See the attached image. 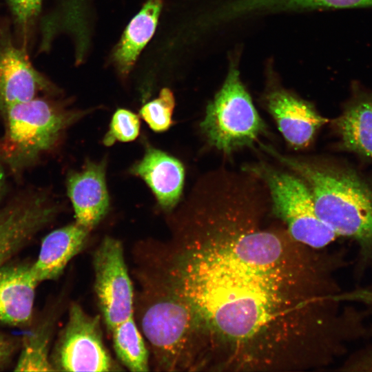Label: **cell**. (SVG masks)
Wrapping results in <instances>:
<instances>
[{"label":"cell","instance_id":"6da1fadb","mask_svg":"<svg viewBox=\"0 0 372 372\" xmlns=\"http://www.w3.org/2000/svg\"><path fill=\"white\" fill-rule=\"evenodd\" d=\"M197 190L163 282L193 313L204 367L320 366L327 309L335 297L318 249L290 236L266 185L251 172L220 169Z\"/></svg>","mask_w":372,"mask_h":372},{"label":"cell","instance_id":"7a4b0ae2","mask_svg":"<svg viewBox=\"0 0 372 372\" xmlns=\"http://www.w3.org/2000/svg\"><path fill=\"white\" fill-rule=\"evenodd\" d=\"M307 186L317 216L338 236L353 238L372 258V183L351 169L296 158L262 145Z\"/></svg>","mask_w":372,"mask_h":372},{"label":"cell","instance_id":"3957f363","mask_svg":"<svg viewBox=\"0 0 372 372\" xmlns=\"http://www.w3.org/2000/svg\"><path fill=\"white\" fill-rule=\"evenodd\" d=\"M86 113L71 110L49 96L12 105L1 113L0 162L19 174L39 161L59 143L65 130Z\"/></svg>","mask_w":372,"mask_h":372},{"label":"cell","instance_id":"277c9868","mask_svg":"<svg viewBox=\"0 0 372 372\" xmlns=\"http://www.w3.org/2000/svg\"><path fill=\"white\" fill-rule=\"evenodd\" d=\"M142 329L157 364L167 371L200 369L198 327L187 304L162 284L160 293L143 311Z\"/></svg>","mask_w":372,"mask_h":372},{"label":"cell","instance_id":"5b68a950","mask_svg":"<svg viewBox=\"0 0 372 372\" xmlns=\"http://www.w3.org/2000/svg\"><path fill=\"white\" fill-rule=\"evenodd\" d=\"M200 128L209 143L225 154L253 146L265 124L240 81L238 64L231 61L226 79L209 103Z\"/></svg>","mask_w":372,"mask_h":372},{"label":"cell","instance_id":"8992f818","mask_svg":"<svg viewBox=\"0 0 372 372\" xmlns=\"http://www.w3.org/2000/svg\"><path fill=\"white\" fill-rule=\"evenodd\" d=\"M265 182L275 216L296 241L320 249L338 236L316 215L309 190L296 174L260 163L245 168Z\"/></svg>","mask_w":372,"mask_h":372},{"label":"cell","instance_id":"52a82bcc","mask_svg":"<svg viewBox=\"0 0 372 372\" xmlns=\"http://www.w3.org/2000/svg\"><path fill=\"white\" fill-rule=\"evenodd\" d=\"M51 362L56 371L120 370L103 344L100 316L87 314L77 304L70 308Z\"/></svg>","mask_w":372,"mask_h":372},{"label":"cell","instance_id":"ba28073f","mask_svg":"<svg viewBox=\"0 0 372 372\" xmlns=\"http://www.w3.org/2000/svg\"><path fill=\"white\" fill-rule=\"evenodd\" d=\"M94 290L109 331L133 317V287L125 262L121 242L105 238L93 257Z\"/></svg>","mask_w":372,"mask_h":372},{"label":"cell","instance_id":"9c48e42d","mask_svg":"<svg viewBox=\"0 0 372 372\" xmlns=\"http://www.w3.org/2000/svg\"><path fill=\"white\" fill-rule=\"evenodd\" d=\"M26 45H18L10 26L0 25V112L18 103L56 94L55 85L32 64Z\"/></svg>","mask_w":372,"mask_h":372},{"label":"cell","instance_id":"30bf717a","mask_svg":"<svg viewBox=\"0 0 372 372\" xmlns=\"http://www.w3.org/2000/svg\"><path fill=\"white\" fill-rule=\"evenodd\" d=\"M57 206L43 191L16 196L0 208V267L55 217Z\"/></svg>","mask_w":372,"mask_h":372},{"label":"cell","instance_id":"8fae6325","mask_svg":"<svg viewBox=\"0 0 372 372\" xmlns=\"http://www.w3.org/2000/svg\"><path fill=\"white\" fill-rule=\"evenodd\" d=\"M265 99L279 130L296 149L308 147L317 131L328 122L309 103L282 88L271 90Z\"/></svg>","mask_w":372,"mask_h":372},{"label":"cell","instance_id":"7c38bea8","mask_svg":"<svg viewBox=\"0 0 372 372\" xmlns=\"http://www.w3.org/2000/svg\"><path fill=\"white\" fill-rule=\"evenodd\" d=\"M105 167V161H87L81 171H72L67 177V192L75 222L90 231L105 216L110 206Z\"/></svg>","mask_w":372,"mask_h":372},{"label":"cell","instance_id":"4fadbf2b","mask_svg":"<svg viewBox=\"0 0 372 372\" xmlns=\"http://www.w3.org/2000/svg\"><path fill=\"white\" fill-rule=\"evenodd\" d=\"M130 173L147 183L163 209L170 211L178 203L185 169L177 158L148 145L142 159L130 168Z\"/></svg>","mask_w":372,"mask_h":372},{"label":"cell","instance_id":"5bb4252c","mask_svg":"<svg viewBox=\"0 0 372 372\" xmlns=\"http://www.w3.org/2000/svg\"><path fill=\"white\" fill-rule=\"evenodd\" d=\"M39 284L31 265L6 263L0 267V324L21 327L30 322Z\"/></svg>","mask_w":372,"mask_h":372},{"label":"cell","instance_id":"9a60e30c","mask_svg":"<svg viewBox=\"0 0 372 372\" xmlns=\"http://www.w3.org/2000/svg\"><path fill=\"white\" fill-rule=\"evenodd\" d=\"M90 230L76 222L56 229L42 240L38 257L31 265L39 283L58 278L70 260L85 245Z\"/></svg>","mask_w":372,"mask_h":372},{"label":"cell","instance_id":"2e32d148","mask_svg":"<svg viewBox=\"0 0 372 372\" xmlns=\"http://www.w3.org/2000/svg\"><path fill=\"white\" fill-rule=\"evenodd\" d=\"M333 126L342 149L372 160V92L354 85L351 99Z\"/></svg>","mask_w":372,"mask_h":372},{"label":"cell","instance_id":"e0dca14e","mask_svg":"<svg viewBox=\"0 0 372 372\" xmlns=\"http://www.w3.org/2000/svg\"><path fill=\"white\" fill-rule=\"evenodd\" d=\"M161 8V0H148L127 25L114 53V62L121 74L130 72L140 52L153 36Z\"/></svg>","mask_w":372,"mask_h":372},{"label":"cell","instance_id":"ac0fdd59","mask_svg":"<svg viewBox=\"0 0 372 372\" xmlns=\"http://www.w3.org/2000/svg\"><path fill=\"white\" fill-rule=\"evenodd\" d=\"M115 352L131 371H149L148 352L133 317L115 327L111 331Z\"/></svg>","mask_w":372,"mask_h":372},{"label":"cell","instance_id":"d6986e66","mask_svg":"<svg viewBox=\"0 0 372 372\" xmlns=\"http://www.w3.org/2000/svg\"><path fill=\"white\" fill-rule=\"evenodd\" d=\"M50 330L43 324L23 338L15 371H55L49 355Z\"/></svg>","mask_w":372,"mask_h":372},{"label":"cell","instance_id":"ffe728a7","mask_svg":"<svg viewBox=\"0 0 372 372\" xmlns=\"http://www.w3.org/2000/svg\"><path fill=\"white\" fill-rule=\"evenodd\" d=\"M261 8L267 13L372 7V0H258Z\"/></svg>","mask_w":372,"mask_h":372},{"label":"cell","instance_id":"44dd1931","mask_svg":"<svg viewBox=\"0 0 372 372\" xmlns=\"http://www.w3.org/2000/svg\"><path fill=\"white\" fill-rule=\"evenodd\" d=\"M175 99L168 88L161 90L158 98L147 102L141 108L139 114L154 132L167 130L172 124Z\"/></svg>","mask_w":372,"mask_h":372},{"label":"cell","instance_id":"7402d4cb","mask_svg":"<svg viewBox=\"0 0 372 372\" xmlns=\"http://www.w3.org/2000/svg\"><path fill=\"white\" fill-rule=\"evenodd\" d=\"M140 125L138 115L128 110L118 109L112 116L103 143L106 146H111L116 141H132L139 134Z\"/></svg>","mask_w":372,"mask_h":372},{"label":"cell","instance_id":"603a6c76","mask_svg":"<svg viewBox=\"0 0 372 372\" xmlns=\"http://www.w3.org/2000/svg\"><path fill=\"white\" fill-rule=\"evenodd\" d=\"M11 12L14 23L19 30L23 44L27 34L34 25L41 10L43 0H5Z\"/></svg>","mask_w":372,"mask_h":372},{"label":"cell","instance_id":"cb8c5ba5","mask_svg":"<svg viewBox=\"0 0 372 372\" xmlns=\"http://www.w3.org/2000/svg\"><path fill=\"white\" fill-rule=\"evenodd\" d=\"M13 349L11 340L0 334V368L9 360Z\"/></svg>","mask_w":372,"mask_h":372},{"label":"cell","instance_id":"d4e9b609","mask_svg":"<svg viewBox=\"0 0 372 372\" xmlns=\"http://www.w3.org/2000/svg\"><path fill=\"white\" fill-rule=\"evenodd\" d=\"M5 181H6V176H5L4 166L0 162V199L4 192Z\"/></svg>","mask_w":372,"mask_h":372}]
</instances>
